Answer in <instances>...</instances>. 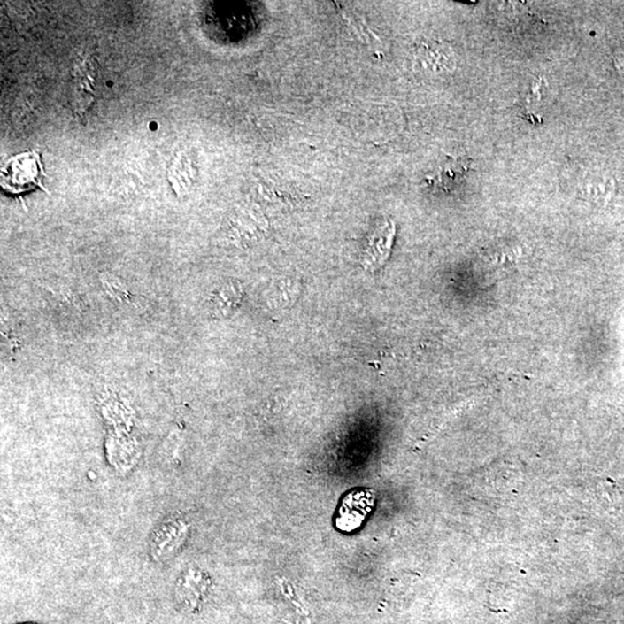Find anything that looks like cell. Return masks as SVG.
<instances>
[{"mask_svg": "<svg viewBox=\"0 0 624 624\" xmlns=\"http://www.w3.org/2000/svg\"><path fill=\"white\" fill-rule=\"evenodd\" d=\"M190 535V524L181 513L166 516L155 527L149 541L150 559L158 565L175 559Z\"/></svg>", "mask_w": 624, "mask_h": 624, "instance_id": "cell-1", "label": "cell"}, {"mask_svg": "<svg viewBox=\"0 0 624 624\" xmlns=\"http://www.w3.org/2000/svg\"><path fill=\"white\" fill-rule=\"evenodd\" d=\"M45 177L41 157L36 152H27L10 158L2 169V187L11 194L19 195L33 190L36 187L43 189Z\"/></svg>", "mask_w": 624, "mask_h": 624, "instance_id": "cell-2", "label": "cell"}, {"mask_svg": "<svg viewBox=\"0 0 624 624\" xmlns=\"http://www.w3.org/2000/svg\"><path fill=\"white\" fill-rule=\"evenodd\" d=\"M374 494L370 489H354L343 498L335 517V527L339 531L351 533L365 523L374 508Z\"/></svg>", "mask_w": 624, "mask_h": 624, "instance_id": "cell-3", "label": "cell"}, {"mask_svg": "<svg viewBox=\"0 0 624 624\" xmlns=\"http://www.w3.org/2000/svg\"><path fill=\"white\" fill-rule=\"evenodd\" d=\"M140 450L137 442L125 433H115L107 443V459L119 475L130 474L137 466Z\"/></svg>", "mask_w": 624, "mask_h": 624, "instance_id": "cell-4", "label": "cell"}, {"mask_svg": "<svg viewBox=\"0 0 624 624\" xmlns=\"http://www.w3.org/2000/svg\"><path fill=\"white\" fill-rule=\"evenodd\" d=\"M416 64L428 73H443L453 66V55L448 47L440 42H426L415 51Z\"/></svg>", "mask_w": 624, "mask_h": 624, "instance_id": "cell-5", "label": "cell"}, {"mask_svg": "<svg viewBox=\"0 0 624 624\" xmlns=\"http://www.w3.org/2000/svg\"><path fill=\"white\" fill-rule=\"evenodd\" d=\"M203 596L202 578L196 571L189 570L180 574L175 584V599L181 608L188 612L198 610Z\"/></svg>", "mask_w": 624, "mask_h": 624, "instance_id": "cell-6", "label": "cell"}, {"mask_svg": "<svg viewBox=\"0 0 624 624\" xmlns=\"http://www.w3.org/2000/svg\"><path fill=\"white\" fill-rule=\"evenodd\" d=\"M104 287L105 290L108 291L109 295H112L113 298L122 301L127 297V290L125 289L123 282H104Z\"/></svg>", "mask_w": 624, "mask_h": 624, "instance_id": "cell-7", "label": "cell"}, {"mask_svg": "<svg viewBox=\"0 0 624 624\" xmlns=\"http://www.w3.org/2000/svg\"><path fill=\"white\" fill-rule=\"evenodd\" d=\"M615 66L620 73L624 75V42L615 52Z\"/></svg>", "mask_w": 624, "mask_h": 624, "instance_id": "cell-8", "label": "cell"}, {"mask_svg": "<svg viewBox=\"0 0 624 624\" xmlns=\"http://www.w3.org/2000/svg\"><path fill=\"white\" fill-rule=\"evenodd\" d=\"M19 624H37L35 622H25V623H19Z\"/></svg>", "mask_w": 624, "mask_h": 624, "instance_id": "cell-9", "label": "cell"}]
</instances>
